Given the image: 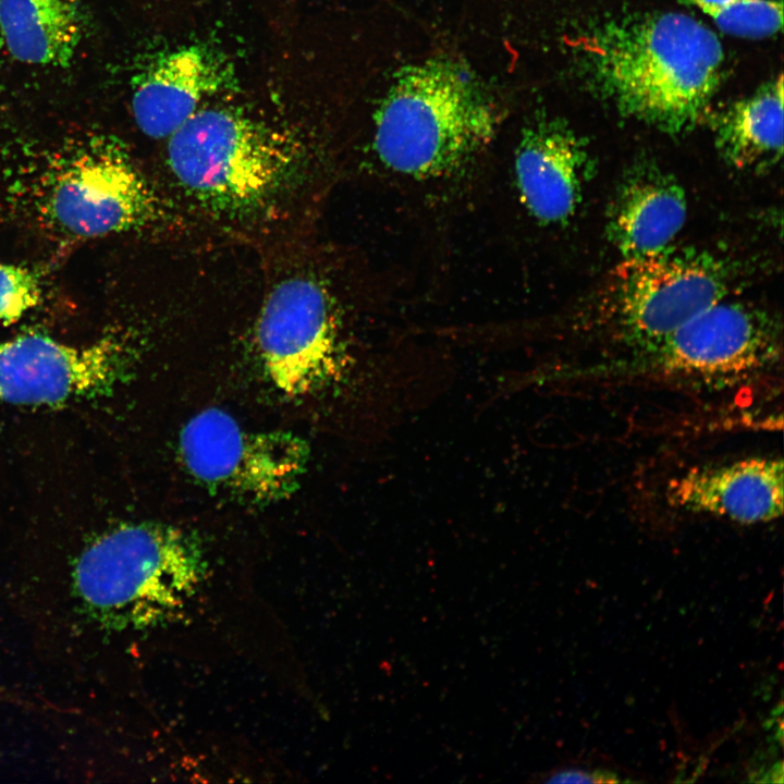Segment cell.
<instances>
[{"label":"cell","instance_id":"obj_1","mask_svg":"<svg viewBox=\"0 0 784 784\" xmlns=\"http://www.w3.org/2000/svg\"><path fill=\"white\" fill-rule=\"evenodd\" d=\"M571 45L596 96L622 117L670 135L693 130L706 117L722 81L719 38L681 12L607 17Z\"/></svg>","mask_w":784,"mask_h":784},{"label":"cell","instance_id":"obj_2","mask_svg":"<svg viewBox=\"0 0 784 784\" xmlns=\"http://www.w3.org/2000/svg\"><path fill=\"white\" fill-rule=\"evenodd\" d=\"M502 118L497 94L478 73L437 54L394 73L375 113L372 148L395 173L445 177L488 148Z\"/></svg>","mask_w":784,"mask_h":784},{"label":"cell","instance_id":"obj_3","mask_svg":"<svg viewBox=\"0 0 784 784\" xmlns=\"http://www.w3.org/2000/svg\"><path fill=\"white\" fill-rule=\"evenodd\" d=\"M167 140V164L177 186L231 220L272 211L305 173L297 139L232 108L201 107Z\"/></svg>","mask_w":784,"mask_h":784},{"label":"cell","instance_id":"obj_4","mask_svg":"<svg viewBox=\"0 0 784 784\" xmlns=\"http://www.w3.org/2000/svg\"><path fill=\"white\" fill-rule=\"evenodd\" d=\"M207 560L200 542L176 527L120 526L81 555L75 580L83 599L112 620L156 626L180 615L200 589Z\"/></svg>","mask_w":784,"mask_h":784},{"label":"cell","instance_id":"obj_5","mask_svg":"<svg viewBox=\"0 0 784 784\" xmlns=\"http://www.w3.org/2000/svg\"><path fill=\"white\" fill-rule=\"evenodd\" d=\"M32 181L29 206L47 230L89 240L155 225L162 203L123 143L107 134L70 142Z\"/></svg>","mask_w":784,"mask_h":784},{"label":"cell","instance_id":"obj_6","mask_svg":"<svg viewBox=\"0 0 784 784\" xmlns=\"http://www.w3.org/2000/svg\"><path fill=\"white\" fill-rule=\"evenodd\" d=\"M722 260L705 252L669 247L623 258L602 296V316L625 344L639 348L672 333L726 297Z\"/></svg>","mask_w":784,"mask_h":784},{"label":"cell","instance_id":"obj_7","mask_svg":"<svg viewBox=\"0 0 784 784\" xmlns=\"http://www.w3.org/2000/svg\"><path fill=\"white\" fill-rule=\"evenodd\" d=\"M781 356V324L758 307L724 297L613 367L615 373L716 383L758 373Z\"/></svg>","mask_w":784,"mask_h":784},{"label":"cell","instance_id":"obj_8","mask_svg":"<svg viewBox=\"0 0 784 784\" xmlns=\"http://www.w3.org/2000/svg\"><path fill=\"white\" fill-rule=\"evenodd\" d=\"M179 450L189 474L211 490L254 503L289 497L308 462L305 441L285 431H249L219 408L183 427Z\"/></svg>","mask_w":784,"mask_h":784},{"label":"cell","instance_id":"obj_9","mask_svg":"<svg viewBox=\"0 0 784 784\" xmlns=\"http://www.w3.org/2000/svg\"><path fill=\"white\" fill-rule=\"evenodd\" d=\"M255 338L266 373L291 396L329 382L343 358L336 303L322 279L308 272L290 274L271 286Z\"/></svg>","mask_w":784,"mask_h":784},{"label":"cell","instance_id":"obj_10","mask_svg":"<svg viewBox=\"0 0 784 784\" xmlns=\"http://www.w3.org/2000/svg\"><path fill=\"white\" fill-rule=\"evenodd\" d=\"M132 357L112 336L83 346L40 333L0 341V401L56 405L102 396L130 375Z\"/></svg>","mask_w":784,"mask_h":784},{"label":"cell","instance_id":"obj_11","mask_svg":"<svg viewBox=\"0 0 784 784\" xmlns=\"http://www.w3.org/2000/svg\"><path fill=\"white\" fill-rule=\"evenodd\" d=\"M234 64L206 44H188L154 57L135 75L131 107L138 128L167 139L205 100L235 87Z\"/></svg>","mask_w":784,"mask_h":784},{"label":"cell","instance_id":"obj_12","mask_svg":"<svg viewBox=\"0 0 784 784\" xmlns=\"http://www.w3.org/2000/svg\"><path fill=\"white\" fill-rule=\"evenodd\" d=\"M592 170L587 145L565 122L538 118L523 128L515 149V182L523 206L539 223L572 219Z\"/></svg>","mask_w":784,"mask_h":784},{"label":"cell","instance_id":"obj_13","mask_svg":"<svg viewBox=\"0 0 784 784\" xmlns=\"http://www.w3.org/2000/svg\"><path fill=\"white\" fill-rule=\"evenodd\" d=\"M666 499L678 510L739 524L772 522L783 514V460L754 456L696 466L670 481Z\"/></svg>","mask_w":784,"mask_h":784},{"label":"cell","instance_id":"obj_14","mask_svg":"<svg viewBox=\"0 0 784 784\" xmlns=\"http://www.w3.org/2000/svg\"><path fill=\"white\" fill-rule=\"evenodd\" d=\"M687 217L683 187L653 164L633 167L610 204L607 234L623 258H637L671 247Z\"/></svg>","mask_w":784,"mask_h":784},{"label":"cell","instance_id":"obj_15","mask_svg":"<svg viewBox=\"0 0 784 784\" xmlns=\"http://www.w3.org/2000/svg\"><path fill=\"white\" fill-rule=\"evenodd\" d=\"M0 33L19 61L64 66L84 35L77 0H0Z\"/></svg>","mask_w":784,"mask_h":784},{"label":"cell","instance_id":"obj_16","mask_svg":"<svg viewBox=\"0 0 784 784\" xmlns=\"http://www.w3.org/2000/svg\"><path fill=\"white\" fill-rule=\"evenodd\" d=\"M714 145L738 170L773 166L783 155V77L730 105L713 119Z\"/></svg>","mask_w":784,"mask_h":784},{"label":"cell","instance_id":"obj_17","mask_svg":"<svg viewBox=\"0 0 784 784\" xmlns=\"http://www.w3.org/2000/svg\"><path fill=\"white\" fill-rule=\"evenodd\" d=\"M710 17L722 30L747 38L776 34L783 25L782 1L678 0Z\"/></svg>","mask_w":784,"mask_h":784},{"label":"cell","instance_id":"obj_18","mask_svg":"<svg viewBox=\"0 0 784 784\" xmlns=\"http://www.w3.org/2000/svg\"><path fill=\"white\" fill-rule=\"evenodd\" d=\"M42 296L39 275L23 266L0 262V322L14 323Z\"/></svg>","mask_w":784,"mask_h":784},{"label":"cell","instance_id":"obj_19","mask_svg":"<svg viewBox=\"0 0 784 784\" xmlns=\"http://www.w3.org/2000/svg\"><path fill=\"white\" fill-rule=\"evenodd\" d=\"M547 783H615L618 781L616 774L604 770L587 772L577 769H566L547 776Z\"/></svg>","mask_w":784,"mask_h":784}]
</instances>
